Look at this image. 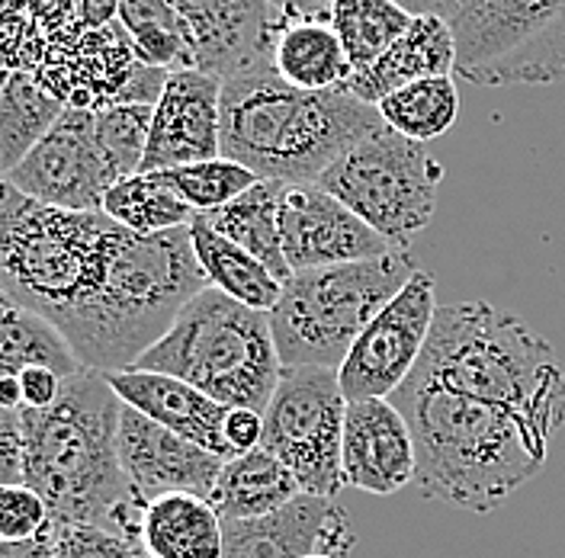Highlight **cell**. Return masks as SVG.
<instances>
[{"label":"cell","mask_w":565,"mask_h":558,"mask_svg":"<svg viewBox=\"0 0 565 558\" xmlns=\"http://www.w3.org/2000/svg\"><path fill=\"white\" fill-rule=\"evenodd\" d=\"M274 10L277 23H292V20H321L328 23V13L334 0H267Z\"/></svg>","instance_id":"41"},{"label":"cell","mask_w":565,"mask_h":558,"mask_svg":"<svg viewBox=\"0 0 565 558\" xmlns=\"http://www.w3.org/2000/svg\"><path fill=\"white\" fill-rule=\"evenodd\" d=\"M408 13L415 17H444V20H454L459 7L466 0H398Z\"/></svg>","instance_id":"43"},{"label":"cell","mask_w":565,"mask_h":558,"mask_svg":"<svg viewBox=\"0 0 565 558\" xmlns=\"http://www.w3.org/2000/svg\"><path fill=\"white\" fill-rule=\"evenodd\" d=\"M52 524L49 504L26 482L0 485V539H33Z\"/></svg>","instance_id":"34"},{"label":"cell","mask_w":565,"mask_h":558,"mask_svg":"<svg viewBox=\"0 0 565 558\" xmlns=\"http://www.w3.org/2000/svg\"><path fill=\"white\" fill-rule=\"evenodd\" d=\"M0 408L10 415L23 411V388H20V376H3L0 379Z\"/></svg>","instance_id":"44"},{"label":"cell","mask_w":565,"mask_h":558,"mask_svg":"<svg viewBox=\"0 0 565 558\" xmlns=\"http://www.w3.org/2000/svg\"><path fill=\"white\" fill-rule=\"evenodd\" d=\"M309 558H334V556H309Z\"/></svg>","instance_id":"46"},{"label":"cell","mask_w":565,"mask_h":558,"mask_svg":"<svg viewBox=\"0 0 565 558\" xmlns=\"http://www.w3.org/2000/svg\"><path fill=\"white\" fill-rule=\"evenodd\" d=\"M299 494H306L299 479L264 447L238 453L228 459L218 472V482L210 494V504L222 524L235 521H257L286 504H292Z\"/></svg>","instance_id":"21"},{"label":"cell","mask_w":565,"mask_h":558,"mask_svg":"<svg viewBox=\"0 0 565 558\" xmlns=\"http://www.w3.org/2000/svg\"><path fill=\"white\" fill-rule=\"evenodd\" d=\"M206 286L190 228L161 235L129 232L100 296L77 314L65 341L87 369L106 376L132 369L141 353L171 331L180 309Z\"/></svg>","instance_id":"6"},{"label":"cell","mask_w":565,"mask_h":558,"mask_svg":"<svg viewBox=\"0 0 565 558\" xmlns=\"http://www.w3.org/2000/svg\"><path fill=\"white\" fill-rule=\"evenodd\" d=\"M190 242L200 260V270L212 289L242 302L254 312H274L282 296V279L274 277L257 257L222 238L203 215L190 222Z\"/></svg>","instance_id":"24"},{"label":"cell","mask_w":565,"mask_h":558,"mask_svg":"<svg viewBox=\"0 0 565 558\" xmlns=\"http://www.w3.org/2000/svg\"><path fill=\"white\" fill-rule=\"evenodd\" d=\"M65 104L39 87L30 71H10L0 87V174H10L62 119Z\"/></svg>","instance_id":"26"},{"label":"cell","mask_w":565,"mask_h":558,"mask_svg":"<svg viewBox=\"0 0 565 558\" xmlns=\"http://www.w3.org/2000/svg\"><path fill=\"white\" fill-rule=\"evenodd\" d=\"M122 398L106 373L81 366L52 408H23V482L49 504L55 526H100L141 546L145 501L119 462Z\"/></svg>","instance_id":"1"},{"label":"cell","mask_w":565,"mask_h":558,"mask_svg":"<svg viewBox=\"0 0 565 558\" xmlns=\"http://www.w3.org/2000/svg\"><path fill=\"white\" fill-rule=\"evenodd\" d=\"M39 203L68 212H104L106 193L122 180L97 141V112L65 106L33 151L3 174Z\"/></svg>","instance_id":"13"},{"label":"cell","mask_w":565,"mask_h":558,"mask_svg":"<svg viewBox=\"0 0 565 558\" xmlns=\"http://www.w3.org/2000/svg\"><path fill=\"white\" fill-rule=\"evenodd\" d=\"M62 385L65 379L45 366H30L20 373V388H23V408H33V411H42V408H52L62 395Z\"/></svg>","instance_id":"38"},{"label":"cell","mask_w":565,"mask_h":558,"mask_svg":"<svg viewBox=\"0 0 565 558\" xmlns=\"http://www.w3.org/2000/svg\"><path fill=\"white\" fill-rule=\"evenodd\" d=\"M412 379L518 420L543 455L565 423V369L553 344L518 314L489 302L437 309Z\"/></svg>","instance_id":"2"},{"label":"cell","mask_w":565,"mask_h":558,"mask_svg":"<svg viewBox=\"0 0 565 558\" xmlns=\"http://www.w3.org/2000/svg\"><path fill=\"white\" fill-rule=\"evenodd\" d=\"M171 71L151 68V65H141L136 62V68L129 74V81L122 84L119 97L113 104H139V106H158L161 94H164V84H168Z\"/></svg>","instance_id":"36"},{"label":"cell","mask_w":565,"mask_h":558,"mask_svg":"<svg viewBox=\"0 0 565 558\" xmlns=\"http://www.w3.org/2000/svg\"><path fill=\"white\" fill-rule=\"evenodd\" d=\"M126 235L106 212L39 203L0 174V289L62 337L100 296Z\"/></svg>","instance_id":"5"},{"label":"cell","mask_w":565,"mask_h":558,"mask_svg":"<svg viewBox=\"0 0 565 558\" xmlns=\"http://www.w3.org/2000/svg\"><path fill=\"white\" fill-rule=\"evenodd\" d=\"M58 526L49 524L33 539H0V558H55Z\"/></svg>","instance_id":"40"},{"label":"cell","mask_w":565,"mask_h":558,"mask_svg":"<svg viewBox=\"0 0 565 558\" xmlns=\"http://www.w3.org/2000/svg\"><path fill=\"white\" fill-rule=\"evenodd\" d=\"M161 176L177 196L196 212H215L228 203H235L238 196H245L250 186L260 183V176L250 174L247 168L228 161V158H212L200 164H183L171 171H154Z\"/></svg>","instance_id":"32"},{"label":"cell","mask_w":565,"mask_h":558,"mask_svg":"<svg viewBox=\"0 0 565 558\" xmlns=\"http://www.w3.org/2000/svg\"><path fill=\"white\" fill-rule=\"evenodd\" d=\"M376 109L392 132L427 144L430 139H440L444 132L454 129L459 116V87L454 74L424 77L388 94Z\"/></svg>","instance_id":"29"},{"label":"cell","mask_w":565,"mask_h":558,"mask_svg":"<svg viewBox=\"0 0 565 558\" xmlns=\"http://www.w3.org/2000/svg\"><path fill=\"white\" fill-rule=\"evenodd\" d=\"M55 558H151L145 546L100 526H58Z\"/></svg>","instance_id":"35"},{"label":"cell","mask_w":565,"mask_h":558,"mask_svg":"<svg viewBox=\"0 0 565 558\" xmlns=\"http://www.w3.org/2000/svg\"><path fill=\"white\" fill-rule=\"evenodd\" d=\"M222 558H351L356 543L351 514L334 497L316 494H299L267 517L222 524Z\"/></svg>","instance_id":"15"},{"label":"cell","mask_w":565,"mask_h":558,"mask_svg":"<svg viewBox=\"0 0 565 558\" xmlns=\"http://www.w3.org/2000/svg\"><path fill=\"white\" fill-rule=\"evenodd\" d=\"M388 401L412 427L424 501L492 514L546 465L518 420L476 398L408 379Z\"/></svg>","instance_id":"4"},{"label":"cell","mask_w":565,"mask_h":558,"mask_svg":"<svg viewBox=\"0 0 565 558\" xmlns=\"http://www.w3.org/2000/svg\"><path fill=\"white\" fill-rule=\"evenodd\" d=\"M116 447H119L122 472L136 491V497L145 504L174 491H190L210 501L218 472L225 465V459L177 437L168 427L145 418L129 405H122V415H119Z\"/></svg>","instance_id":"16"},{"label":"cell","mask_w":565,"mask_h":558,"mask_svg":"<svg viewBox=\"0 0 565 558\" xmlns=\"http://www.w3.org/2000/svg\"><path fill=\"white\" fill-rule=\"evenodd\" d=\"M412 250L302 270L282 282V296L270 312V328L282 369L321 366L341 369L356 337L415 277Z\"/></svg>","instance_id":"8"},{"label":"cell","mask_w":565,"mask_h":558,"mask_svg":"<svg viewBox=\"0 0 565 558\" xmlns=\"http://www.w3.org/2000/svg\"><path fill=\"white\" fill-rule=\"evenodd\" d=\"M109 385L122 398V405L141 411L145 418L168 427L171 433L203 447L206 453L218 459H235L228 440H225V418L228 408L215 398L203 395L200 388L186 385L183 379L164 376V373H145V369H122L113 373Z\"/></svg>","instance_id":"19"},{"label":"cell","mask_w":565,"mask_h":558,"mask_svg":"<svg viewBox=\"0 0 565 558\" xmlns=\"http://www.w3.org/2000/svg\"><path fill=\"white\" fill-rule=\"evenodd\" d=\"M280 196L282 183L274 180H260L257 186H250L245 196H238L235 203L222 206L215 212H200L212 228L228 238L232 245L247 250L250 257H257L274 277L282 282L292 277L286 254H282V232H280Z\"/></svg>","instance_id":"25"},{"label":"cell","mask_w":565,"mask_h":558,"mask_svg":"<svg viewBox=\"0 0 565 558\" xmlns=\"http://www.w3.org/2000/svg\"><path fill=\"white\" fill-rule=\"evenodd\" d=\"M119 23L136 62L151 68H196L193 39L171 0H119Z\"/></svg>","instance_id":"27"},{"label":"cell","mask_w":565,"mask_h":558,"mask_svg":"<svg viewBox=\"0 0 565 558\" xmlns=\"http://www.w3.org/2000/svg\"><path fill=\"white\" fill-rule=\"evenodd\" d=\"M151 122H154V106L113 104L97 109V141L119 176L141 174Z\"/></svg>","instance_id":"33"},{"label":"cell","mask_w":565,"mask_h":558,"mask_svg":"<svg viewBox=\"0 0 565 558\" xmlns=\"http://www.w3.org/2000/svg\"><path fill=\"white\" fill-rule=\"evenodd\" d=\"M437 282L427 270L402 286V292L376 314L356 337L348 360L338 369L348 401L392 398L412 379L422 360L434 318H437Z\"/></svg>","instance_id":"12"},{"label":"cell","mask_w":565,"mask_h":558,"mask_svg":"<svg viewBox=\"0 0 565 558\" xmlns=\"http://www.w3.org/2000/svg\"><path fill=\"white\" fill-rule=\"evenodd\" d=\"M23 482V430L20 415L0 411V485Z\"/></svg>","instance_id":"37"},{"label":"cell","mask_w":565,"mask_h":558,"mask_svg":"<svg viewBox=\"0 0 565 558\" xmlns=\"http://www.w3.org/2000/svg\"><path fill=\"white\" fill-rule=\"evenodd\" d=\"M141 546L151 558H222V517L200 494H161L145 507Z\"/></svg>","instance_id":"22"},{"label":"cell","mask_w":565,"mask_h":558,"mask_svg":"<svg viewBox=\"0 0 565 558\" xmlns=\"http://www.w3.org/2000/svg\"><path fill=\"white\" fill-rule=\"evenodd\" d=\"M415 13H408L398 0H334L328 23L341 35L353 71L373 65L388 52L405 30L412 26Z\"/></svg>","instance_id":"30"},{"label":"cell","mask_w":565,"mask_h":558,"mask_svg":"<svg viewBox=\"0 0 565 558\" xmlns=\"http://www.w3.org/2000/svg\"><path fill=\"white\" fill-rule=\"evenodd\" d=\"M104 212L136 235H161L190 228L196 212L190 210L158 174L122 176L104 200Z\"/></svg>","instance_id":"31"},{"label":"cell","mask_w":565,"mask_h":558,"mask_svg":"<svg viewBox=\"0 0 565 558\" xmlns=\"http://www.w3.org/2000/svg\"><path fill=\"white\" fill-rule=\"evenodd\" d=\"M274 71L299 90H344L353 77V65L341 35L321 20L277 23L274 33Z\"/></svg>","instance_id":"23"},{"label":"cell","mask_w":565,"mask_h":558,"mask_svg":"<svg viewBox=\"0 0 565 558\" xmlns=\"http://www.w3.org/2000/svg\"><path fill=\"white\" fill-rule=\"evenodd\" d=\"M444 174V164L422 141L383 126L344 151L316 183L395 250H408L434 218Z\"/></svg>","instance_id":"9"},{"label":"cell","mask_w":565,"mask_h":558,"mask_svg":"<svg viewBox=\"0 0 565 558\" xmlns=\"http://www.w3.org/2000/svg\"><path fill=\"white\" fill-rule=\"evenodd\" d=\"M132 369L164 373L225 408L267 411L282 379L270 314L254 312L206 286L174 318L171 331Z\"/></svg>","instance_id":"7"},{"label":"cell","mask_w":565,"mask_h":558,"mask_svg":"<svg viewBox=\"0 0 565 558\" xmlns=\"http://www.w3.org/2000/svg\"><path fill=\"white\" fill-rule=\"evenodd\" d=\"M119 17V0H81L77 3V23L84 30H106Z\"/></svg>","instance_id":"42"},{"label":"cell","mask_w":565,"mask_h":558,"mask_svg":"<svg viewBox=\"0 0 565 558\" xmlns=\"http://www.w3.org/2000/svg\"><path fill=\"white\" fill-rule=\"evenodd\" d=\"M344 485L376 497H392L415 485V437L402 411L386 398L348 401L341 443Z\"/></svg>","instance_id":"18"},{"label":"cell","mask_w":565,"mask_h":558,"mask_svg":"<svg viewBox=\"0 0 565 558\" xmlns=\"http://www.w3.org/2000/svg\"><path fill=\"white\" fill-rule=\"evenodd\" d=\"M457 68V39L450 30V20L444 17H415L405 35L383 52L373 65L353 71L344 90H351L356 100L380 106L388 94L424 81L454 74Z\"/></svg>","instance_id":"20"},{"label":"cell","mask_w":565,"mask_h":558,"mask_svg":"<svg viewBox=\"0 0 565 558\" xmlns=\"http://www.w3.org/2000/svg\"><path fill=\"white\" fill-rule=\"evenodd\" d=\"M225 440L232 447V453H250L260 447L264 440V415L250 411V408H228L225 418Z\"/></svg>","instance_id":"39"},{"label":"cell","mask_w":565,"mask_h":558,"mask_svg":"<svg viewBox=\"0 0 565 558\" xmlns=\"http://www.w3.org/2000/svg\"><path fill=\"white\" fill-rule=\"evenodd\" d=\"M280 232L292 273L356 264L395 250L318 183H282Z\"/></svg>","instance_id":"14"},{"label":"cell","mask_w":565,"mask_h":558,"mask_svg":"<svg viewBox=\"0 0 565 558\" xmlns=\"http://www.w3.org/2000/svg\"><path fill=\"white\" fill-rule=\"evenodd\" d=\"M7 309H13V302L7 299V292L0 289V312H7Z\"/></svg>","instance_id":"45"},{"label":"cell","mask_w":565,"mask_h":558,"mask_svg":"<svg viewBox=\"0 0 565 558\" xmlns=\"http://www.w3.org/2000/svg\"><path fill=\"white\" fill-rule=\"evenodd\" d=\"M351 90H299L274 65L222 81L218 154L274 183H316L356 141L383 129Z\"/></svg>","instance_id":"3"},{"label":"cell","mask_w":565,"mask_h":558,"mask_svg":"<svg viewBox=\"0 0 565 558\" xmlns=\"http://www.w3.org/2000/svg\"><path fill=\"white\" fill-rule=\"evenodd\" d=\"M218 122H222V77L200 68L171 71L164 94L154 106L141 174L222 158Z\"/></svg>","instance_id":"17"},{"label":"cell","mask_w":565,"mask_h":558,"mask_svg":"<svg viewBox=\"0 0 565 558\" xmlns=\"http://www.w3.org/2000/svg\"><path fill=\"white\" fill-rule=\"evenodd\" d=\"M344 418L348 398L338 369H282L280 385L264 411L260 447L280 459L306 494L338 497L341 489H348L341 469Z\"/></svg>","instance_id":"11"},{"label":"cell","mask_w":565,"mask_h":558,"mask_svg":"<svg viewBox=\"0 0 565 558\" xmlns=\"http://www.w3.org/2000/svg\"><path fill=\"white\" fill-rule=\"evenodd\" d=\"M30 366H45L68 379L81 369V360L52 321L13 305L0 312V379L20 376Z\"/></svg>","instance_id":"28"},{"label":"cell","mask_w":565,"mask_h":558,"mask_svg":"<svg viewBox=\"0 0 565 558\" xmlns=\"http://www.w3.org/2000/svg\"><path fill=\"white\" fill-rule=\"evenodd\" d=\"M450 30L454 74L476 87L565 81V0H466Z\"/></svg>","instance_id":"10"},{"label":"cell","mask_w":565,"mask_h":558,"mask_svg":"<svg viewBox=\"0 0 565 558\" xmlns=\"http://www.w3.org/2000/svg\"><path fill=\"white\" fill-rule=\"evenodd\" d=\"M0 411H3V408H0Z\"/></svg>","instance_id":"47"}]
</instances>
